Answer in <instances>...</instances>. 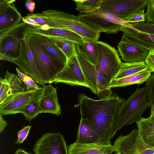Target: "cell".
<instances>
[{
	"label": "cell",
	"instance_id": "obj_1",
	"mask_svg": "<svg viewBox=\"0 0 154 154\" xmlns=\"http://www.w3.org/2000/svg\"><path fill=\"white\" fill-rule=\"evenodd\" d=\"M78 98L81 118L91 124L99 140L110 142L117 131V116L125 99L115 94L108 98L95 100L82 93L79 94Z\"/></svg>",
	"mask_w": 154,
	"mask_h": 154
},
{
	"label": "cell",
	"instance_id": "obj_2",
	"mask_svg": "<svg viewBox=\"0 0 154 154\" xmlns=\"http://www.w3.org/2000/svg\"><path fill=\"white\" fill-rule=\"evenodd\" d=\"M150 107L145 87H138L120 108L116 119L117 130L139 121L141 115Z\"/></svg>",
	"mask_w": 154,
	"mask_h": 154
},
{
	"label": "cell",
	"instance_id": "obj_3",
	"mask_svg": "<svg viewBox=\"0 0 154 154\" xmlns=\"http://www.w3.org/2000/svg\"><path fill=\"white\" fill-rule=\"evenodd\" d=\"M54 23V28L71 31L83 38H86L93 42L98 41L100 31L87 25L78 17L56 10L48 9L42 12Z\"/></svg>",
	"mask_w": 154,
	"mask_h": 154
},
{
	"label": "cell",
	"instance_id": "obj_4",
	"mask_svg": "<svg viewBox=\"0 0 154 154\" xmlns=\"http://www.w3.org/2000/svg\"><path fill=\"white\" fill-rule=\"evenodd\" d=\"M27 37L31 51L41 74L46 83L51 84L65 64L46 52L27 34Z\"/></svg>",
	"mask_w": 154,
	"mask_h": 154
},
{
	"label": "cell",
	"instance_id": "obj_5",
	"mask_svg": "<svg viewBox=\"0 0 154 154\" xmlns=\"http://www.w3.org/2000/svg\"><path fill=\"white\" fill-rule=\"evenodd\" d=\"M77 57L89 88L97 94L100 100L108 98L112 95L110 84L98 71L97 67L90 62L76 48Z\"/></svg>",
	"mask_w": 154,
	"mask_h": 154
},
{
	"label": "cell",
	"instance_id": "obj_6",
	"mask_svg": "<svg viewBox=\"0 0 154 154\" xmlns=\"http://www.w3.org/2000/svg\"><path fill=\"white\" fill-rule=\"evenodd\" d=\"M27 24L22 22L0 33V60L13 63V59L18 56L20 43Z\"/></svg>",
	"mask_w": 154,
	"mask_h": 154
},
{
	"label": "cell",
	"instance_id": "obj_7",
	"mask_svg": "<svg viewBox=\"0 0 154 154\" xmlns=\"http://www.w3.org/2000/svg\"><path fill=\"white\" fill-rule=\"evenodd\" d=\"M96 42L100 54V63L97 69L110 84L118 72L122 61L115 48L103 41Z\"/></svg>",
	"mask_w": 154,
	"mask_h": 154
},
{
	"label": "cell",
	"instance_id": "obj_8",
	"mask_svg": "<svg viewBox=\"0 0 154 154\" xmlns=\"http://www.w3.org/2000/svg\"><path fill=\"white\" fill-rule=\"evenodd\" d=\"M13 61L20 70L30 76L36 83L42 86L46 84L33 57L26 32L21 42L18 56Z\"/></svg>",
	"mask_w": 154,
	"mask_h": 154
},
{
	"label": "cell",
	"instance_id": "obj_9",
	"mask_svg": "<svg viewBox=\"0 0 154 154\" xmlns=\"http://www.w3.org/2000/svg\"><path fill=\"white\" fill-rule=\"evenodd\" d=\"M113 145L116 152L122 154H154L153 147L144 143L138 129L133 130L126 135H120Z\"/></svg>",
	"mask_w": 154,
	"mask_h": 154
},
{
	"label": "cell",
	"instance_id": "obj_10",
	"mask_svg": "<svg viewBox=\"0 0 154 154\" xmlns=\"http://www.w3.org/2000/svg\"><path fill=\"white\" fill-rule=\"evenodd\" d=\"M146 0H104L97 11L115 14L125 21L130 16L145 10Z\"/></svg>",
	"mask_w": 154,
	"mask_h": 154
},
{
	"label": "cell",
	"instance_id": "obj_11",
	"mask_svg": "<svg viewBox=\"0 0 154 154\" xmlns=\"http://www.w3.org/2000/svg\"><path fill=\"white\" fill-rule=\"evenodd\" d=\"M62 83L72 86H82L89 88L77 57V53L67 60L65 66L51 84Z\"/></svg>",
	"mask_w": 154,
	"mask_h": 154
},
{
	"label": "cell",
	"instance_id": "obj_12",
	"mask_svg": "<svg viewBox=\"0 0 154 154\" xmlns=\"http://www.w3.org/2000/svg\"><path fill=\"white\" fill-rule=\"evenodd\" d=\"M33 151L35 154H68L66 141L60 132L45 133L35 142Z\"/></svg>",
	"mask_w": 154,
	"mask_h": 154
},
{
	"label": "cell",
	"instance_id": "obj_13",
	"mask_svg": "<svg viewBox=\"0 0 154 154\" xmlns=\"http://www.w3.org/2000/svg\"><path fill=\"white\" fill-rule=\"evenodd\" d=\"M43 87L38 89L13 93L0 104V115H9L19 113L24 105L41 95Z\"/></svg>",
	"mask_w": 154,
	"mask_h": 154
},
{
	"label": "cell",
	"instance_id": "obj_14",
	"mask_svg": "<svg viewBox=\"0 0 154 154\" xmlns=\"http://www.w3.org/2000/svg\"><path fill=\"white\" fill-rule=\"evenodd\" d=\"M117 48L121 59L125 63L144 61L149 52L146 48L131 41L123 33Z\"/></svg>",
	"mask_w": 154,
	"mask_h": 154
},
{
	"label": "cell",
	"instance_id": "obj_15",
	"mask_svg": "<svg viewBox=\"0 0 154 154\" xmlns=\"http://www.w3.org/2000/svg\"><path fill=\"white\" fill-rule=\"evenodd\" d=\"M68 154H112L116 148L110 142L100 140L91 143L75 142L67 147Z\"/></svg>",
	"mask_w": 154,
	"mask_h": 154
},
{
	"label": "cell",
	"instance_id": "obj_16",
	"mask_svg": "<svg viewBox=\"0 0 154 154\" xmlns=\"http://www.w3.org/2000/svg\"><path fill=\"white\" fill-rule=\"evenodd\" d=\"M39 104L41 113H49L57 116L61 115V109L59 102L57 88L51 84L43 86Z\"/></svg>",
	"mask_w": 154,
	"mask_h": 154
},
{
	"label": "cell",
	"instance_id": "obj_17",
	"mask_svg": "<svg viewBox=\"0 0 154 154\" xmlns=\"http://www.w3.org/2000/svg\"><path fill=\"white\" fill-rule=\"evenodd\" d=\"M25 32L27 34H38L47 37H55L64 38L75 44L82 45L83 38L79 35L71 31L56 28H42L26 26Z\"/></svg>",
	"mask_w": 154,
	"mask_h": 154
},
{
	"label": "cell",
	"instance_id": "obj_18",
	"mask_svg": "<svg viewBox=\"0 0 154 154\" xmlns=\"http://www.w3.org/2000/svg\"><path fill=\"white\" fill-rule=\"evenodd\" d=\"M78 16L91 28L107 34H117L122 26L109 22L95 13L79 14Z\"/></svg>",
	"mask_w": 154,
	"mask_h": 154
},
{
	"label": "cell",
	"instance_id": "obj_19",
	"mask_svg": "<svg viewBox=\"0 0 154 154\" xmlns=\"http://www.w3.org/2000/svg\"><path fill=\"white\" fill-rule=\"evenodd\" d=\"M27 34L46 52L59 61L65 64L67 61L66 57L51 39L41 35Z\"/></svg>",
	"mask_w": 154,
	"mask_h": 154
},
{
	"label": "cell",
	"instance_id": "obj_20",
	"mask_svg": "<svg viewBox=\"0 0 154 154\" xmlns=\"http://www.w3.org/2000/svg\"><path fill=\"white\" fill-rule=\"evenodd\" d=\"M22 15L14 4H12L0 15V33L4 32L20 23Z\"/></svg>",
	"mask_w": 154,
	"mask_h": 154
},
{
	"label": "cell",
	"instance_id": "obj_21",
	"mask_svg": "<svg viewBox=\"0 0 154 154\" xmlns=\"http://www.w3.org/2000/svg\"><path fill=\"white\" fill-rule=\"evenodd\" d=\"M99 140V138L91 124L85 119L81 118L75 142L91 143Z\"/></svg>",
	"mask_w": 154,
	"mask_h": 154
},
{
	"label": "cell",
	"instance_id": "obj_22",
	"mask_svg": "<svg viewBox=\"0 0 154 154\" xmlns=\"http://www.w3.org/2000/svg\"><path fill=\"white\" fill-rule=\"evenodd\" d=\"M82 45L76 44V48L85 58L92 64L97 67L100 63V54L96 42L88 39L83 38Z\"/></svg>",
	"mask_w": 154,
	"mask_h": 154
},
{
	"label": "cell",
	"instance_id": "obj_23",
	"mask_svg": "<svg viewBox=\"0 0 154 154\" xmlns=\"http://www.w3.org/2000/svg\"><path fill=\"white\" fill-rule=\"evenodd\" d=\"M149 69L141 72L122 78L114 79L110 83L109 88L124 87L134 84H140L146 82L151 75Z\"/></svg>",
	"mask_w": 154,
	"mask_h": 154
},
{
	"label": "cell",
	"instance_id": "obj_24",
	"mask_svg": "<svg viewBox=\"0 0 154 154\" xmlns=\"http://www.w3.org/2000/svg\"><path fill=\"white\" fill-rule=\"evenodd\" d=\"M140 135L147 144L154 147V122L141 118L136 122Z\"/></svg>",
	"mask_w": 154,
	"mask_h": 154
},
{
	"label": "cell",
	"instance_id": "obj_25",
	"mask_svg": "<svg viewBox=\"0 0 154 154\" xmlns=\"http://www.w3.org/2000/svg\"><path fill=\"white\" fill-rule=\"evenodd\" d=\"M148 69V66L144 61L140 62H122L119 71L113 80L134 75Z\"/></svg>",
	"mask_w": 154,
	"mask_h": 154
},
{
	"label": "cell",
	"instance_id": "obj_26",
	"mask_svg": "<svg viewBox=\"0 0 154 154\" xmlns=\"http://www.w3.org/2000/svg\"><path fill=\"white\" fill-rule=\"evenodd\" d=\"M41 95L24 105L19 111V113L22 114L25 116L26 120L29 122L41 113L39 104Z\"/></svg>",
	"mask_w": 154,
	"mask_h": 154
},
{
	"label": "cell",
	"instance_id": "obj_27",
	"mask_svg": "<svg viewBox=\"0 0 154 154\" xmlns=\"http://www.w3.org/2000/svg\"><path fill=\"white\" fill-rule=\"evenodd\" d=\"M48 37L54 42L57 46L65 55L67 60L76 54V44L75 43L63 38Z\"/></svg>",
	"mask_w": 154,
	"mask_h": 154
},
{
	"label": "cell",
	"instance_id": "obj_28",
	"mask_svg": "<svg viewBox=\"0 0 154 154\" xmlns=\"http://www.w3.org/2000/svg\"><path fill=\"white\" fill-rule=\"evenodd\" d=\"M103 0H75V9L80 14H87L94 13L97 11L103 2Z\"/></svg>",
	"mask_w": 154,
	"mask_h": 154
},
{
	"label": "cell",
	"instance_id": "obj_29",
	"mask_svg": "<svg viewBox=\"0 0 154 154\" xmlns=\"http://www.w3.org/2000/svg\"><path fill=\"white\" fill-rule=\"evenodd\" d=\"M120 31L143 41L154 43V34L141 31L131 27L121 26Z\"/></svg>",
	"mask_w": 154,
	"mask_h": 154
},
{
	"label": "cell",
	"instance_id": "obj_30",
	"mask_svg": "<svg viewBox=\"0 0 154 154\" xmlns=\"http://www.w3.org/2000/svg\"><path fill=\"white\" fill-rule=\"evenodd\" d=\"M4 79L9 84L13 93L26 91V86L16 74L7 70L5 75Z\"/></svg>",
	"mask_w": 154,
	"mask_h": 154
},
{
	"label": "cell",
	"instance_id": "obj_31",
	"mask_svg": "<svg viewBox=\"0 0 154 154\" xmlns=\"http://www.w3.org/2000/svg\"><path fill=\"white\" fill-rule=\"evenodd\" d=\"M34 19L42 28H54V23L42 12V13H30L26 14L25 16Z\"/></svg>",
	"mask_w": 154,
	"mask_h": 154
},
{
	"label": "cell",
	"instance_id": "obj_32",
	"mask_svg": "<svg viewBox=\"0 0 154 154\" xmlns=\"http://www.w3.org/2000/svg\"><path fill=\"white\" fill-rule=\"evenodd\" d=\"M16 70L19 78L26 85V91L38 89L41 87L38 86L29 75L22 72L17 68H16Z\"/></svg>",
	"mask_w": 154,
	"mask_h": 154
},
{
	"label": "cell",
	"instance_id": "obj_33",
	"mask_svg": "<svg viewBox=\"0 0 154 154\" xmlns=\"http://www.w3.org/2000/svg\"><path fill=\"white\" fill-rule=\"evenodd\" d=\"M94 13H96L101 17L109 22L122 26H128V23H126L122 19L115 14L97 11H95Z\"/></svg>",
	"mask_w": 154,
	"mask_h": 154
},
{
	"label": "cell",
	"instance_id": "obj_34",
	"mask_svg": "<svg viewBox=\"0 0 154 154\" xmlns=\"http://www.w3.org/2000/svg\"><path fill=\"white\" fill-rule=\"evenodd\" d=\"M145 87L150 107L154 105V72L146 82Z\"/></svg>",
	"mask_w": 154,
	"mask_h": 154
},
{
	"label": "cell",
	"instance_id": "obj_35",
	"mask_svg": "<svg viewBox=\"0 0 154 154\" xmlns=\"http://www.w3.org/2000/svg\"><path fill=\"white\" fill-rule=\"evenodd\" d=\"M13 93L9 84L5 79L0 78V104Z\"/></svg>",
	"mask_w": 154,
	"mask_h": 154
},
{
	"label": "cell",
	"instance_id": "obj_36",
	"mask_svg": "<svg viewBox=\"0 0 154 154\" xmlns=\"http://www.w3.org/2000/svg\"><path fill=\"white\" fill-rule=\"evenodd\" d=\"M129 23L131 27L135 29L144 32L154 34V24L146 22Z\"/></svg>",
	"mask_w": 154,
	"mask_h": 154
},
{
	"label": "cell",
	"instance_id": "obj_37",
	"mask_svg": "<svg viewBox=\"0 0 154 154\" xmlns=\"http://www.w3.org/2000/svg\"><path fill=\"white\" fill-rule=\"evenodd\" d=\"M145 10L137 11L131 15L125 21L126 23H133L146 22Z\"/></svg>",
	"mask_w": 154,
	"mask_h": 154
},
{
	"label": "cell",
	"instance_id": "obj_38",
	"mask_svg": "<svg viewBox=\"0 0 154 154\" xmlns=\"http://www.w3.org/2000/svg\"><path fill=\"white\" fill-rule=\"evenodd\" d=\"M146 22L154 24V0H146Z\"/></svg>",
	"mask_w": 154,
	"mask_h": 154
},
{
	"label": "cell",
	"instance_id": "obj_39",
	"mask_svg": "<svg viewBox=\"0 0 154 154\" xmlns=\"http://www.w3.org/2000/svg\"><path fill=\"white\" fill-rule=\"evenodd\" d=\"M32 126L28 125L24 126L23 128L17 132V139L15 144L21 143L24 141L26 140L30 130Z\"/></svg>",
	"mask_w": 154,
	"mask_h": 154
},
{
	"label": "cell",
	"instance_id": "obj_40",
	"mask_svg": "<svg viewBox=\"0 0 154 154\" xmlns=\"http://www.w3.org/2000/svg\"><path fill=\"white\" fill-rule=\"evenodd\" d=\"M148 69L152 72H154V50L149 51L148 54L144 60Z\"/></svg>",
	"mask_w": 154,
	"mask_h": 154
},
{
	"label": "cell",
	"instance_id": "obj_41",
	"mask_svg": "<svg viewBox=\"0 0 154 154\" xmlns=\"http://www.w3.org/2000/svg\"><path fill=\"white\" fill-rule=\"evenodd\" d=\"M15 0H1L0 1V15L3 13Z\"/></svg>",
	"mask_w": 154,
	"mask_h": 154
},
{
	"label": "cell",
	"instance_id": "obj_42",
	"mask_svg": "<svg viewBox=\"0 0 154 154\" xmlns=\"http://www.w3.org/2000/svg\"><path fill=\"white\" fill-rule=\"evenodd\" d=\"M22 21L27 25H30L34 27H41V26L33 19L26 17L25 16L22 18Z\"/></svg>",
	"mask_w": 154,
	"mask_h": 154
},
{
	"label": "cell",
	"instance_id": "obj_43",
	"mask_svg": "<svg viewBox=\"0 0 154 154\" xmlns=\"http://www.w3.org/2000/svg\"><path fill=\"white\" fill-rule=\"evenodd\" d=\"M25 6L29 12L32 13L35 8V3L32 0H28L25 3Z\"/></svg>",
	"mask_w": 154,
	"mask_h": 154
},
{
	"label": "cell",
	"instance_id": "obj_44",
	"mask_svg": "<svg viewBox=\"0 0 154 154\" xmlns=\"http://www.w3.org/2000/svg\"><path fill=\"white\" fill-rule=\"evenodd\" d=\"M8 125L7 122L4 119L2 115H0V134L4 131Z\"/></svg>",
	"mask_w": 154,
	"mask_h": 154
},
{
	"label": "cell",
	"instance_id": "obj_45",
	"mask_svg": "<svg viewBox=\"0 0 154 154\" xmlns=\"http://www.w3.org/2000/svg\"><path fill=\"white\" fill-rule=\"evenodd\" d=\"M150 116L147 118V119L150 121L154 122V105L151 107Z\"/></svg>",
	"mask_w": 154,
	"mask_h": 154
},
{
	"label": "cell",
	"instance_id": "obj_46",
	"mask_svg": "<svg viewBox=\"0 0 154 154\" xmlns=\"http://www.w3.org/2000/svg\"><path fill=\"white\" fill-rule=\"evenodd\" d=\"M14 154H32V153L26 151L23 149L18 148L15 152Z\"/></svg>",
	"mask_w": 154,
	"mask_h": 154
},
{
	"label": "cell",
	"instance_id": "obj_47",
	"mask_svg": "<svg viewBox=\"0 0 154 154\" xmlns=\"http://www.w3.org/2000/svg\"><path fill=\"white\" fill-rule=\"evenodd\" d=\"M115 154H122L119 152H116Z\"/></svg>",
	"mask_w": 154,
	"mask_h": 154
},
{
	"label": "cell",
	"instance_id": "obj_48",
	"mask_svg": "<svg viewBox=\"0 0 154 154\" xmlns=\"http://www.w3.org/2000/svg\"><path fill=\"white\" fill-rule=\"evenodd\" d=\"M153 148H154V147H153Z\"/></svg>",
	"mask_w": 154,
	"mask_h": 154
}]
</instances>
